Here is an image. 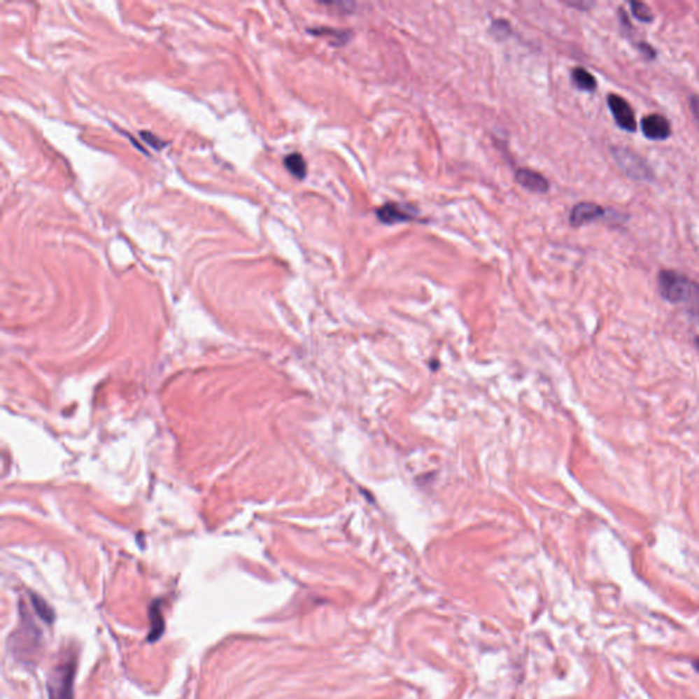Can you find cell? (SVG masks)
<instances>
[{"label":"cell","mask_w":699,"mask_h":699,"mask_svg":"<svg viewBox=\"0 0 699 699\" xmlns=\"http://www.w3.org/2000/svg\"><path fill=\"white\" fill-rule=\"evenodd\" d=\"M658 288L664 299L675 305H682L686 311L699 320V284L687 276L663 271L658 276Z\"/></svg>","instance_id":"obj_1"},{"label":"cell","mask_w":699,"mask_h":699,"mask_svg":"<svg viewBox=\"0 0 699 699\" xmlns=\"http://www.w3.org/2000/svg\"><path fill=\"white\" fill-rule=\"evenodd\" d=\"M76 673L74 660H64L56 665L48 679L50 699H73V683Z\"/></svg>","instance_id":"obj_2"},{"label":"cell","mask_w":699,"mask_h":699,"mask_svg":"<svg viewBox=\"0 0 699 699\" xmlns=\"http://www.w3.org/2000/svg\"><path fill=\"white\" fill-rule=\"evenodd\" d=\"M614 156L619 166L623 168L630 176L637 179H647L651 176L650 168L644 164V160L626 148H614Z\"/></svg>","instance_id":"obj_3"},{"label":"cell","mask_w":699,"mask_h":699,"mask_svg":"<svg viewBox=\"0 0 699 699\" xmlns=\"http://www.w3.org/2000/svg\"><path fill=\"white\" fill-rule=\"evenodd\" d=\"M608 106H609L611 112L615 118L616 123L621 129H624L627 132H635V129H637L635 113L633 111L631 106L623 97H620L617 94H609Z\"/></svg>","instance_id":"obj_4"},{"label":"cell","mask_w":699,"mask_h":699,"mask_svg":"<svg viewBox=\"0 0 699 699\" xmlns=\"http://www.w3.org/2000/svg\"><path fill=\"white\" fill-rule=\"evenodd\" d=\"M379 220L384 224L406 223L411 222L417 216V211L402 204L390 202L383 205L376 212Z\"/></svg>","instance_id":"obj_5"},{"label":"cell","mask_w":699,"mask_h":699,"mask_svg":"<svg viewBox=\"0 0 699 699\" xmlns=\"http://www.w3.org/2000/svg\"><path fill=\"white\" fill-rule=\"evenodd\" d=\"M642 132L644 137L649 140L663 141L667 140L671 134V126L670 122L658 115V113H651L647 115L642 120Z\"/></svg>","instance_id":"obj_6"},{"label":"cell","mask_w":699,"mask_h":699,"mask_svg":"<svg viewBox=\"0 0 699 699\" xmlns=\"http://www.w3.org/2000/svg\"><path fill=\"white\" fill-rule=\"evenodd\" d=\"M604 213L605 211L600 205H595L593 202H581L572 208L570 222L572 225L578 227L600 219Z\"/></svg>","instance_id":"obj_7"},{"label":"cell","mask_w":699,"mask_h":699,"mask_svg":"<svg viewBox=\"0 0 699 699\" xmlns=\"http://www.w3.org/2000/svg\"><path fill=\"white\" fill-rule=\"evenodd\" d=\"M516 182L530 190L532 193H545L549 189V182L541 174L532 171L530 168H521L516 171Z\"/></svg>","instance_id":"obj_8"},{"label":"cell","mask_w":699,"mask_h":699,"mask_svg":"<svg viewBox=\"0 0 699 699\" xmlns=\"http://www.w3.org/2000/svg\"><path fill=\"white\" fill-rule=\"evenodd\" d=\"M284 166L285 168L298 179H304L306 176V162L302 155L299 153H291L284 159Z\"/></svg>","instance_id":"obj_9"},{"label":"cell","mask_w":699,"mask_h":699,"mask_svg":"<svg viewBox=\"0 0 699 699\" xmlns=\"http://www.w3.org/2000/svg\"><path fill=\"white\" fill-rule=\"evenodd\" d=\"M572 83L581 90H594L597 86L595 78L582 67H577L572 70Z\"/></svg>","instance_id":"obj_10"},{"label":"cell","mask_w":699,"mask_h":699,"mask_svg":"<svg viewBox=\"0 0 699 699\" xmlns=\"http://www.w3.org/2000/svg\"><path fill=\"white\" fill-rule=\"evenodd\" d=\"M310 31L313 34H320V36H331L334 37V43H346L347 38L350 37V33L344 31V30H337V29H330V28H316L310 29Z\"/></svg>","instance_id":"obj_11"},{"label":"cell","mask_w":699,"mask_h":699,"mask_svg":"<svg viewBox=\"0 0 699 699\" xmlns=\"http://www.w3.org/2000/svg\"><path fill=\"white\" fill-rule=\"evenodd\" d=\"M631 8H633V14L637 20L642 21V22H650L653 21V14L650 11V8L644 4V3H638V1H634L631 3Z\"/></svg>","instance_id":"obj_12"},{"label":"cell","mask_w":699,"mask_h":699,"mask_svg":"<svg viewBox=\"0 0 699 699\" xmlns=\"http://www.w3.org/2000/svg\"><path fill=\"white\" fill-rule=\"evenodd\" d=\"M31 598H33V605H34L36 612H37L38 615L41 616V619L47 620L48 623H52V620H54V612H52V609H51V608H50V607H48V605L43 601V600H40L38 597L33 595Z\"/></svg>","instance_id":"obj_13"},{"label":"cell","mask_w":699,"mask_h":699,"mask_svg":"<svg viewBox=\"0 0 699 699\" xmlns=\"http://www.w3.org/2000/svg\"><path fill=\"white\" fill-rule=\"evenodd\" d=\"M141 137H142L143 140L146 141L149 145L155 146L156 149H160V148L164 145V142H163V141L159 140L156 136H153V134H150V133H146V132L141 133Z\"/></svg>","instance_id":"obj_14"},{"label":"cell","mask_w":699,"mask_h":699,"mask_svg":"<svg viewBox=\"0 0 699 699\" xmlns=\"http://www.w3.org/2000/svg\"><path fill=\"white\" fill-rule=\"evenodd\" d=\"M691 110H693V113H694L699 126V96H696L691 99Z\"/></svg>","instance_id":"obj_15"},{"label":"cell","mask_w":699,"mask_h":699,"mask_svg":"<svg viewBox=\"0 0 699 699\" xmlns=\"http://www.w3.org/2000/svg\"><path fill=\"white\" fill-rule=\"evenodd\" d=\"M693 667H694V670H696V671L699 672V660L693 661Z\"/></svg>","instance_id":"obj_16"}]
</instances>
